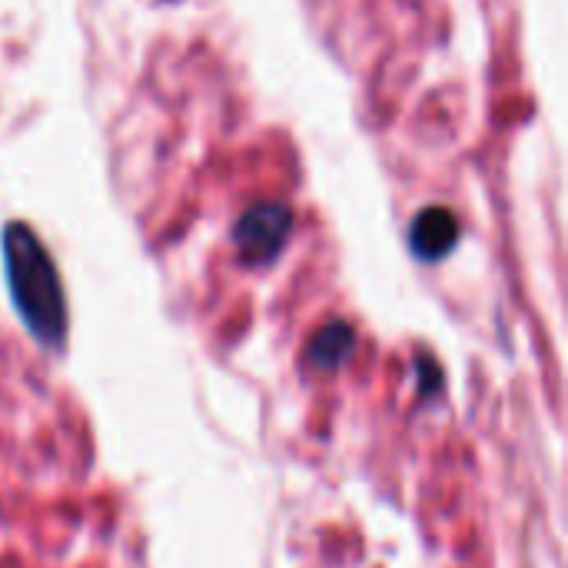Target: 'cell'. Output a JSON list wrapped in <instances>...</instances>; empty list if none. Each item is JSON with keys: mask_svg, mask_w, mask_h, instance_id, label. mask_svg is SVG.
Segmentation results:
<instances>
[{"mask_svg": "<svg viewBox=\"0 0 568 568\" xmlns=\"http://www.w3.org/2000/svg\"><path fill=\"white\" fill-rule=\"evenodd\" d=\"M293 230V216L286 206L280 203H256L250 206L236 230H233V243L243 256V263H253V266H263L270 260H276V253L283 250L286 236Z\"/></svg>", "mask_w": 568, "mask_h": 568, "instance_id": "7a4b0ae2", "label": "cell"}, {"mask_svg": "<svg viewBox=\"0 0 568 568\" xmlns=\"http://www.w3.org/2000/svg\"><path fill=\"white\" fill-rule=\"evenodd\" d=\"M3 266L20 320L43 346L57 349L67 339L63 286L50 253L23 223H10L3 230Z\"/></svg>", "mask_w": 568, "mask_h": 568, "instance_id": "6da1fadb", "label": "cell"}, {"mask_svg": "<svg viewBox=\"0 0 568 568\" xmlns=\"http://www.w3.org/2000/svg\"><path fill=\"white\" fill-rule=\"evenodd\" d=\"M353 349H356V333H353L346 323L336 320V323L323 326V329L313 336L306 359H310L316 369H336V366H343V363L349 359Z\"/></svg>", "mask_w": 568, "mask_h": 568, "instance_id": "277c9868", "label": "cell"}, {"mask_svg": "<svg viewBox=\"0 0 568 568\" xmlns=\"http://www.w3.org/2000/svg\"><path fill=\"white\" fill-rule=\"evenodd\" d=\"M409 243L423 260H443L459 243V220L449 210H426L409 230Z\"/></svg>", "mask_w": 568, "mask_h": 568, "instance_id": "3957f363", "label": "cell"}]
</instances>
